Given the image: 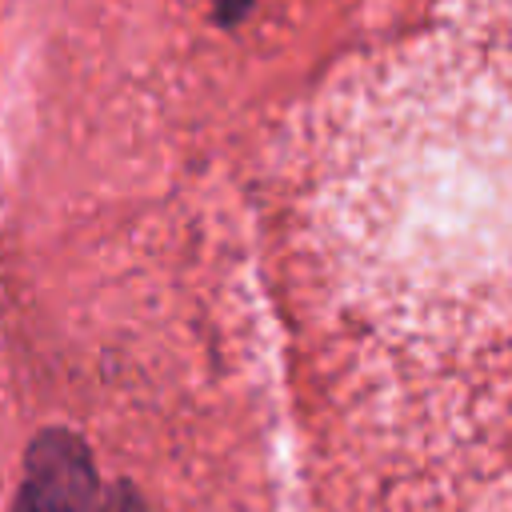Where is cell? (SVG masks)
I'll list each match as a JSON object with an SVG mask.
<instances>
[{"label":"cell","mask_w":512,"mask_h":512,"mask_svg":"<svg viewBox=\"0 0 512 512\" xmlns=\"http://www.w3.org/2000/svg\"><path fill=\"white\" fill-rule=\"evenodd\" d=\"M28 496L36 512H108L84 444L68 432H48L28 452Z\"/></svg>","instance_id":"6da1fadb"},{"label":"cell","mask_w":512,"mask_h":512,"mask_svg":"<svg viewBox=\"0 0 512 512\" xmlns=\"http://www.w3.org/2000/svg\"><path fill=\"white\" fill-rule=\"evenodd\" d=\"M16 512H36V500L28 496V488H24V496H20V504H16Z\"/></svg>","instance_id":"7a4b0ae2"}]
</instances>
